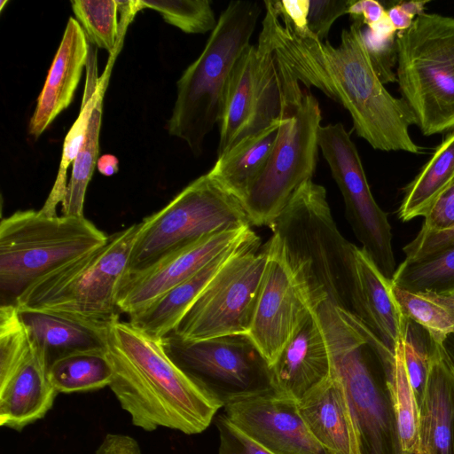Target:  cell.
I'll return each mask as SVG.
<instances>
[{
  "label": "cell",
  "mask_w": 454,
  "mask_h": 454,
  "mask_svg": "<svg viewBox=\"0 0 454 454\" xmlns=\"http://www.w3.org/2000/svg\"><path fill=\"white\" fill-rule=\"evenodd\" d=\"M390 282L410 293L454 291V244L417 260L404 259Z\"/></svg>",
  "instance_id": "obj_30"
},
{
  "label": "cell",
  "mask_w": 454,
  "mask_h": 454,
  "mask_svg": "<svg viewBox=\"0 0 454 454\" xmlns=\"http://www.w3.org/2000/svg\"><path fill=\"white\" fill-rule=\"evenodd\" d=\"M315 309L331 372L345 393L360 454H405L389 383L395 353L354 314L327 301Z\"/></svg>",
  "instance_id": "obj_3"
},
{
  "label": "cell",
  "mask_w": 454,
  "mask_h": 454,
  "mask_svg": "<svg viewBox=\"0 0 454 454\" xmlns=\"http://www.w3.org/2000/svg\"><path fill=\"white\" fill-rule=\"evenodd\" d=\"M264 247L265 272L247 335L270 367L314 309L274 235Z\"/></svg>",
  "instance_id": "obj_14"
},
{
  "label": "cell",
  "mask_w": 454,
  "mask_h": 454,
  "mask_svg": "<svg viewBox=\"0 0 454 454\" xmlns=\"http://www.w3.org/2000/svg\"><path fill=\"white\" fill-rule=\"evenodd\" d=\"M272 4L278 14L286 20L296 32H309L307 28L309 0L272 1Z\"/></svg>",
  "instance_id": "obj_42"
},
{
  "label": "cell",
  "mask_w": 454,
  "mask_h": 454,
  "mask_svg": "<svg viewBox=\"0 0 454 454\" xmlns=\"http://www.w3.org/2000/svg\"><path fill=\"white\" fill-rule=\"evenodd\" d=\"M395 35H378L368 28L363 31L372 67L383 84L396 82V73L393 70L397 62Z\"/></svg>",
  "instance_id": "obj_37"
},
{
  "label": "cell",
  "mask_w": 454,
  "mask_h": 454,
  "mask_svg": "<svg viewBox=\"0 0 454 454\" xmlns=\"http://www.w3.org/2000/svg\"><path fill=\"white\" fill-rule=\"evenodd\" d=\"M48 372L58 393H77L109 386L114 369L107 351L82 352L56 360Z\"/></svg>",
  "instance_id": "obj_29"
},
{
  "label": "cell",
  "mask_w": 454,
  "mask_h": 454,
  "mask_svg": "<svg viewBox=\"0 0 454 454\" xmlns=\"http://www.w3.org/2000/svg\"><path fill=\"white\" fill-rule=\"evenodd\" d=\"M173 363L221 408L272 388L267 361L247 334L184 340H160Z\"/></svg>",
  "instance_id": "obj_12"
},
{
  "label": "cell",
  "mask_w": 454,
  "mask_h": 454,
  "mask_svg": "<svg viewBox=\"0 0 454 454\" xmlns=\"http://www.w3.org/2000/svg\"><path fill=\"white\" fill-rule=\"evenodd\" d=\"M108 235L85 216L19 210L0 223V306L15 305L44 276L103 246Z\"/></svg>",
  "instance_id": "obj_7"
},
{
  "label": "cell",
  "mask_w": 454,
  "mask_h": 454,
  "mask_svg": "<svg viewBox=\"0 0 454 454\" xmlns=\"http://www.w3.org/2000/svg\"><path fill=\"white\" fill-rule=\"evenodd\" d=\"M396 82L425 136L454 129V18L424 12L395 36Z\"/></svg>",
  "instance_id": "obj_8"
},
{
  "label": "cell",
  "mask_w": 454,
  "mask_h": 454,
  "mask_svg": "<svg viewBox=\"0 0 454 454\" xmlns=\"http://www.w3.org/2000/svg\"><path fill=\"white\" fill-rule=\"evenodd\" d=\"M94 454H142L138 442L131 436L108 434Z\"/></svg>",
  "instance_id": "obj_44"
},
{
  "label": "cell",
  "mask_w": 454,
  "mask_h": 454,
  "mask_svg": "<svg viewBox=\"0 0 454 454\" xmlns=\"http://www.w3.org/2000/svg\"><path fill=\"white\" fill-rule=\"evenodd\" d=\"M389 383L402 450L405 454H419V407L405 367L402 341L395 347Z\"/></svg>",
  "instance_id": "obj_33"
},
{
  "label": "cell",
  "mask_w": 454,
  "mask_h": 454,
  "mask_svg": "<svg viewBox=\"0 0 454 454\" xmlns=\"http://www.w3.org/2000/svg\"><path fill=\"white\" fill-rule=\"evenodd\" d=\"M72 9L88 40L116 55L121 35L117 20L118 1L73 0Z\"/></svg>",
  "instance_id": "obj_34"
},
{
  "label": "cell",
  "mask_w": 454,
  "mask_h": 454,
  "mask_svg": "<svg viewBox=\"0 0 454 454\" xmlns=\"http://www.w3.org/2000/svg\"><path fill=\"white\" fill-rule=\"evenodd\" d=\"M437 341L424 327L407 318L406 331L402 340L403 357L419 407L423 399Z\"/></svg>",
  "instance_id": "obj_36"
},
{
  "label": "cell",
  "mask_w": 454,
  "mask_h": 454,
  "mask_svg": "<svg viewBox=\"0 0 454 454\" xmlns=\"http://www.w3.org/2000/svg\"><path fill=\"white\" fill-rule=\"evenodd\" d=\"M351 0H309L307 28L321 42L326 41L334 21L347 14Z\"/></svg>",
  "instance_id": "obj_38"
},
{
  "label": "cell",
  "mask_w": 454,
  "mask_h": 454,
  "mask_svg": "<svg viewBox=\"0 0 454 454\" xmlns=\"http://www.w3.org/2000/svg\"><path fill=\"white\" fill-rule=\"evenodd\" d=\"M276 64L282 100L278 137L263 169L242 200L255 226L273 223L295 192L312 180L318 160L322 121L318 101L277 59Z\"/></svg>",
  "instance_id": "obj_6"
},
{
  "label": "cell",
  "mask_w": 454,
  "mask_h": 454,
  "mask_svg": "<svg viewBox=\"0 0 454 454\" xmlns=\"http://www.w3.org/2000/svg\"><path fill=\"white\" fill-rule=\"evenodd\" d=\"M260 35L276 59L303 87H315L350 114L356 135L373 149L419 153L410 136L414 115L403 98L393 97L377 75L363 37V23L342 29L340 44L298 33L282 19L271 1H264Z\"/></svg>",
  "instance_id": "obj_1"
},
{
  "label": "cell",
  "mask_w": 454,
  "mask_h": 454,
  "mask_svg": "<svg viewBox=\"0 0 454 454\" xmlns=\"http://www.w3.org/2000/svg\"><path fill=\"white\" fill-rule=\"evenodd\" d=\"M250 231L247 227L215 234L167 256L143 272L125 278L118 294L120 311L129 316L140 310L195 275Z\"/></svg>",
  "instance_id": "obj_16"
},
{
  "label": "cell",
  "mask_w": 454,
  "mask_h": 454,
  "mask_svg": "<svg viewBox=\"0 0 454 454\" xmlns=\"http://www.w3.org/2000/svg\"><path fill=\"white\" fill-rule=\"evenodd\" d=\"M118 159L114 155L104 154L98 157L97 167L102 175L111 176L118 172Z\"/></svg>",
  "instance_id": "obj_46"
},
{
  "label": "cell",
  "mask_w": 454,
  "mask_h": 454,
  "mask_svg": "<svg viewBox=\"0 0 454 454\" xmlns=\"http://www.w3.org/2000/svg\"><path fill=\"white\" fill-rule=\"evenodd\" d=\"M253 233L216 272L179 321L174 333L184 340L248 334L267 262Z\"/></svg>",
  "instance_id": "obj_11"
},
{
  "label": "cell",
  "mask_w": 454,
  "mask_h": 454,
  "mask_svg": "<svg viewBox=\"0 0 454 454\" xmlns=\"http://www.w3.org/2000/svg\"><path fill=\"white\" fill-rule=\"evenodd\" d=\"M272 388L299 401L331 374L326 340L312 309L270 367Z\"/></svg>",
  "instance_id": "obj_17"
},
{
  "label": "cell",
  "mask_w": 454,
  "mask_h": 454,
  "mask_svg": "<svg viewBox=\"0 0 454 454\" xmlns=\"http://www.w3.org/2000/svg\"><path fill=\"white\" fill-rule=\"evenodd\" d=\"M270 228L312 308L327 301L364 322L355 245L339 231L325 187L305 183Z\"/></svg>",
  "instance_id": "obj_4"
},
{
  "label": "cell",
  "mask_w": 454,
  "mask_h": 454,
  "mask_svg": "<svg viewBox=\"0 0 454 454\" xmlns=\"http://www.w3.org/2000/svg\"><path fill=\"white\" fill-rule=\"evenodd\" d=\"M142 9L158 12L163 20L188 34L213 31L217 24L207 0H139Z\"/></svg>",
  "instance_id": "obj_35"
},
{
  "label": "cell",
  "mask_w": 454,
  "mask_h": 454,
  "mask_svg": "<svg viewBox=\"0 0 454 454\" xmlns=\"http://www.w3.org/2000/svg\"><path fill=\"white\" fill-rule=\"evenodd\" d=\"M48 372L47 364L32 345L17 368L0 383L1 427L21 431L51 409L59 393Z\"/></svg>",
  "instance_id": "obj_20"
},
{
  "label": "cell",
  "mask_w": 454,
  "mask_h": 454,
  "mask_svg": "<svg viewBox=\"0 0 454 454\" xmlns=\"http://www.w3.org/2000/svg\"><path fill=\"white\" fill-rule=\"evenodd\" d=\"M262 10L259 2H230L202 52L177 81L168 129L184 140L196 156L202 153L207 135L220 122L231 74L251 44Z\"/></svg>",
  "instance_id": "obj_5"
},
{
  "label": "cell",
  "mask_w": 454,
  "mask_h": 454,
  "mask_svg": "<svg viewBox=\"0 0 454 454\" xmlns=\"http://www.w3.org/2000/svg\"><path fill=\"white\" fill-rule=\"evenodd\" d=\"M454 226V184L441 194L424 216L417 236L447 231Z\"/></svg>",
  "instance_id": "obj_40"
},
{
  "label": "cell",
  "mask_w": 454,
  "mask_h": 454,
  "mask_svg": "<svg viewBox=\"0 0 454 454\" xmlns=\"http://www.w3.org/2000/svg\"><path fill=\"white\" fill-rule=\"evenodd\" d=\"M280 120L248 136L217 157L207 174L241 202L275 146Z\"/></svg>",
  "instance_id": "obj_25"
},
{
  "label": "cell",
  "mask_w": 454,
  "mask_h": 454,
  "mask_svg": "<svg viewBox=\"0 0 454 454\" xmlns=\"http://www.w3.org/2000/svg\"><path fill=\"white\" fill-rule=\"evenodd\" d=\"M139 227L108 236L103 246L33 283L16 306L110 325L119 319L118 294Z\"/></svg>",
  "instance_id": "obj_9"
},
{
  "label": "cell",
  "mask_w": 454,
  "mask_h": 454,
  "mask_svg": "<svg viewBox=\"0 0 454 454\" xmlns=\"http://www.w3.org/2000/svg\"><path fill=\"white\" fill-rule=\"evenodd\" d=\"M256 46L250 44L231 74L219 122L217 157L225 153L249 124L255 107Z\"/></svg>",
  "instance_id": "obj_27"
},
{
  "label": "cell",
  "mask_w": 454,
  "mask_h": 454,
  "mask_svg": "<svg viewBox=\"0 0 454 454\" xmlns=\"http://www.w3.org/2000/svg\"><path fill=\"white\" fill-rule=\"evenodd\" d=\"M227 419L273 454H327L311 434L298 402L274 389L224 406Z\"/></svg>",
  "instance_id": "obj_15"
},
{
  "label": "cell",
  "mask_w": 454,
  "mask_h": 454,
  "mask_svg": "<svg viewBox=\"0 0 454 454\" xmlns=\"http://www.w3.org/2000/svg\"><path fill=\"white\" fill-rule=\"evenodd\" d=\"M403 314L424 327L436 340L454 333V291L410 293L392 286Z\"/></svg>",
  "instance_id": "obj_31"
},
{
  "label": "cell",
  "mask_w": 454,
  "mask_h": 454,
  "mask_svg": "<svg viewBox=\"0 0 454 454\" xmlns=\"http://www.w3.org/2000/svg\"><path fill=\"white\" fill-rule=\"evenodd\" d=\"M419 454H454V370L441 340L419 406Z\"/></svg>",
  "instance_id": "obj_22"
},
{
  "label": "cell",
  "mask_w": 454,
  "mask_h": 454,
  "mask_svg": "<svg viewBox=\"0 0 454 454\" xmlns=\"http://www.w3.org/2000/svg\"><path fill=\"white\" fill-rule=\"evenodd\" d=\"M454 184V130L408 184L398 210L403 222L425 216L433 203Z\"/></svg>",
  "instance_id": "obj_28"
},
{
  "label": "cell",
  "mask_w": 454,
  "mask_h": 454,
  "mask_svg": "<svg viewBox=\"0 0 454 454\" xmlns=\"http://www.w3.org/2000/svg\"><path fill=\"white\" fill-rule=\"evenodd\" d=\"M18 311L33 347L48 368L72 354L107 351L110 325L49 310L18 307Z\"/></svg>",
  "instance_id": "obj_18"
},
{
  "label": "cell",
  "mask_w": 454,
  "mask_h": 454,
  "mask_svg": "<svg viewBox=\"0 0 454 454\" xmlns=\"http://www.w3.org/2000/svg\"><path fill=\"white\" fill-rule=\"evenodd\" d=\"M107 355L114 369L109 387L137 427L200 434L221 409L173 363L160 340L129 322L110 325Z\"/></svg>",
  "instance_id": "obj_2"
},
{
  "label": "cell",
  "mask_w": 454,
  "mask_h": 454,
  "mask_svg": "<svg viewBox=\"0 0 454 454\" xmlns=\"http://www.w3.org/2000/svg\"><path fill=\"white\" fill-rule=\"evenodd\" d=\"M354 258L364 323L395 353L397 343L403 340L407 317L394 297L390 279L356 246Z\"/></svg>",
  "instance_id": "obj_23"
},
{
  "label": "cell",
  "mask_w": 454,
  "mask_h": 454,
  "mask_svg": "<svg viewBox=\"0 0 454 454\" xmlns=\"http://www.w3.org/2000/svg\"><path fill=\"white\" fill-rule=\"evenodd\" d=\"M105 90L106 89L102 90L98 98L90 118L86 137L73 163L71 178L62 204L63 215L84 216L85 194L98 159Z\"/></svg>",
  "instance_id": "obj_32"
},
{
  "label": "cell",
  "mask_w": 454,
  "mask_h": 454,
  "mask_svg": "<svg viewBox=\"0 0 454 454\" xmlns=\"http://www.w3.org/2000/svg\"><path fill=\"white\" fill-rule=\"evenodd\" d=\"M298 407L311 434L327 454H360L343 387L332 372L298 401Z\"/></svg>",
  "instance_id": "obj_21"
},
{
  "label": "cell",
  "mask_w": 454,
  "mask_h": 454,
  "mask_svg": "<svg viewBox=\"0 0 454 454\" xmlns=\"http://www.w3.org/2000/svg\"><path fill=\"white\" fill-rule=\"evenodd\" d=\"M252 233L251 230L246 237L223 251L195 275L129 315V322L157 340L172 333L207 283Z\"/></svg>",
  "instance_id": "obj_24"
},
{
  "label": "cell",
  "mask_w": 454,
  "mask_h": 454,
  "mask_svg": "<svg viewBox=\"0 0 454 454\" xmlns=\"http://www.w3.org/2000/svg\"><path fill=\"white\" fill-rule=\"evenodd\" d=\"M251 225L242 202L207 173L140 222L124 278L206 238Z\"/></svg>",
  "instance_id": "obj_10"
},
{
  "label": "cell",
  "mask_w": 454,
  "mask_h": 454,
  "mask_svg": "<svg viewBox=\"0 0 454 454\" xmlns=\"http://www.w3.org/2000/svg\"><path fill=\"white\" fill-rule=\"evenodd\" d=\"M441 342L454 370V333L446 335Z\"/></svg>",
  "instance_id": "obj_47"
},
{
  "label": "cell",
  "mask_w": 454,
  "mask_h": 454,
  "mask_svg": "<svg viewBox=\"0 0 454 454\" xmlns=\"http://www.w3.org/2000/svg\"><path fill=\"white\" fill-rule=\"evenodd\" d=\"M7 3H8V1H4V0H2V1L0 2V10H1V11H2V10H3V8H4V5L5 4H7Z\"/></svg>",
  "instance_id": "obj_48"
},
{
  "label": "cell",
  "mask_w": 454,
  "mask_h": 454,
  "mask_svg": "<svg viewBox=\"0 0 454 454\" xmlns=\"http://www.w3.org/2000/svg\"><path fill=\"white\" fill-rule=\"evenodd\" d=\"M347 14H349L353 20H359L365 24L367 28L372 29L387 17V11L376 0H351Z\"/></svg>",
  "instance_id": "obj_43"
},
{
  "label": "cell",
  "mask_w": 454,
  "mask_h": 454,
  "mask_svg": "<svg viewBox=\"0 0 454 454\" xmlns=\"http://www.w3.org/2000/svg\"><path fill=\"white\" fill-rule=\"evenodd\" d=\"M387 15L395 31L398 32L408 29L415 19L404 9L402 3L389 8L387 11Z\"/></svg>",
  "instance_id": "obj_45"
},
{
  "label": "cell",
  "mask_w": 454,
  "mask_h": 454,
  "mask_svg": "<svg viewBox=\"0 0 454 454\" xmlns=\"http://www.w3.org/2000/svg\"><path fill=\"white\" fill-rule=\"evenodd\" d=\"M454 244V226L447 231L416 236L403 247L406 260H417Z\"/></svg>",
  "instance_id": "obj_41"
},
{
  "label": "cell",
  "mask_w": 454,
  "mask_h": 454,
  "mask_svg": "<svg viewBox=\"0 0 454 454\" xmlns=\"http://www.w3.org/2000/svg\"><path fill=\"white\" fill-rule=\"evenodd\" d=\"M88 41L81 25L70 17L29 121V134L35 138L72 102L86 67Z\"/></svg>",
  "instance_id": "obj_19"
},
{
  "label": "cell",
  "mask_w": 454,
  "mask_h": 454,
  "mask_svg": "<svg viewBox=\"0 0 454 454\" xmlns=\"http://www.w3.org/2000/svg\"><path fill=\"white\" fill-rule=\"evenodd\" d=\"M113 63L114 58H110L106 70L101 76H98L96 46L90 43L85 67L86 80L80 114L66 136L55 183L44 205L40 209L47 215H57V205L60 202L63 204L65 201L67 192V174L68 167L71 163H74L84 141L92 110L100 92L107 86Z\"/></svg>",
  "instance_id": "obj_26"
},
{
  "label": "cell",
  "mask_w": 454,
  "mask_h": 454,
  "mask_svg": "<svg viewBox=\"0 0 454 454\" xmlns=\"http://www.w3.org/2000/svg\"><path fill=\"white\" fill-rule=\"evenodd\" d=\"M218 454H273L232 424L224 414L216 417Z\"/></svg>",
  "instance_id": "obj_39"
},
{
  "label": "cell",
  "mask_w": 454,
  "mask_h": 454,
  "mask_svg": "<svg viewBox=\"0 0 454 454\" xmlns=\"http://www.w3.org/2000/svg\"><path fill=\"white\" fill-rule=\"evenodd\" d=\"M318 145L342 195L347 219L362 249L391 279L395 270L391 226L374 200L349 133L340 122L321 126Z\"/></svg>",
  "instance_id": "obj_13"
}]
</instances>
